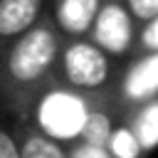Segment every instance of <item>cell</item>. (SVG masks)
Segmentation results:
<instances>
[{
  "label": "cell",
  "mask_w": 158,
  "mask_h": 158,
  "mask_svg": "<svg viewBox=\"0 0 158 158\" xmlns=\"http://www.w3.org/2000/svg\"><path fill=\"white\" fill-rule=\"evenodd\" d=\"M67 153H69V158H114L106 146H94V143H84V141L72 143L67 148Z\"/></svg>",
  "instance_id": "5bb4252c"
},
{
  "label": "cell",
  "mask_w": 158,
  "mask_h": 158,
  "mask_svg": "<svg viewBox=\"0 0 158 158\" xmlns=\"http://www.w3.org/2000/svg\"><path fill=\"white\" fill-rule=\"evenodd\" d=\"M64 35L47 15L0 54V109L10 118H25L40 94L57 81Z\"/></svg>",
  "instance_id": "7a4b0ae2"
},
{
  "label": "cell",
  "mask_w": 158,
  "mask_h": 158,
  "mask_svg": "<svg viewBox=\"0 0 158 158\" xmlns=\"http://www.w3.org/2000/svg\"><path fill=\"white\" fill-rule=\"evenodd\" d=\"M121 114L123 111L118 109L111 89L81 91L54 81L40 94L25 118L47 138L69 148L79 141L109 146Z\"/></svg>",
  "instance_id": "6da1fadb"
},
{
  "label": "cell",
  "mask_w": 158,
  "mask_h": 158,
  "mask_svg": "<svg viewBox=\"0 0 158 158\" xmlns=\"http://www.w3.org/2000/svg\"><path fill=\"white\" fill-rule=\"evenodd\" d=\"M106 148L111 151L114 158H148V153L141 148V143H138V141L131 136V131L121 123V118H118V123H116V128H114Z\"/></svg>",
  "instance_id": "30bf717a"
},
{
  "label": "cell",
  "mask_w": 158,
  "mask_h": 158,
  "mask_svg": "<svg viewBox=\"0 0 158 158\" xmlns=\"http://www.w3.org/2000/svg\"><path fill=\"white\" fill-rule=\"evenodd\" d=\"M111 94L121 111H128L143 101L158 96V52H138L128 57L111 86Z\"/></svg>",
  "instance_id": "5b68a950"
},
{
  "label": "cell",
  "mask_w": 158,
  "mask_h": 158,
  "mask_svg": "<svg viewBox=\"0 0 158 158\" xmlns=\"http://www.w3.org/2000/svg\"><path fill=\"white\" fill-rule=\"evenodd\" d=\"M49 10V0H0V54L30 32Z\"/></svg>",
  "instance_id": "8992f818"
},
{
  "label": "cell",
  "mask_w": 158,
  "mask_h": 158,
  "mask_svg": "<svg viewBox=\"0 0 158 158\" xmlns=\"http://www.w3.org/2000/svg\"><path fill=\"white\" fill-rule=\"evenodd\" d=\"M138 30L141 27L133 20L126 0H101V7L94 17L89 37L111 57L126 62L136 52Z\"/></svg>",
  "instance_id": "277c9868"
},
{
  "label": "cell",
  "mask_w": 158,
  "mask_h": 158,
  "mask_svg": "<svg viewBox=\"0 0 158 158\" xmlns=\"http://www.w3.org/2000/svg\"><path fill=\"white\" fill-rule=\"evenodd\" d=\"M121 67L123 62L101 49L89 35L64 37L59 52L57 81L81 91H104L114 86Z\"/></svg>",
  "instance_id": "3957f363"
},
{
  "label": "cell",
  "mask_w": 158,
  "mask_h": 158,
  "mask_svg": "<svg viewBox=\"0 0 158 158\" xmlns=\"http://www.w3.org/2000/svg\"><path fill=\"white\" fill-rule=\"evenodd\" d=\"M133 20L138 22V27H143L146 22H151L158 15V0H126Z\"/></svg>",
  "instance_id": "4fadbf2b"
},
{
  "label": "cell",
  "mask_w": 158,
  "mask_h": 158,
  "mask_svg": "<svg viewBox=\"0 0 158 158\" xmlns=\"http://www.w3.org/2000/svg\"><path fill=\"white\" fill-rule=\"evenodd\" d=\"M121 123L131 131V136L141 143L146 153L156 151L158 148V96L123 111Z\"/></svg>",
  "instance_id": "ba28073f"
},
{
  "label": "cell",
  "mask_w": 158,
  "mask_h": 158,
  "mask_svg": "<svg viewBox=\"0 0 158 158\" xmlns=\"http://www.w3.org/2000/svg\"><path fill=\"white\" fill-rule=\"evenodd\" d=\"M20 151L25 158H69L67 148L52 138H47L40 128H35L27 118H10Z\"/></svg>",
  "instance_id": "9c48e42d"
},
{
  "label": "cell",
  "mask_w": 158,
  "mask_h": 158,
  "mask_svg": "<svg viewBox=\"0 0 158 158\" xmlns=\"http://www.w3.org/2000/svg\"><path fill=\"white\" fill-rule=\"evenodd\" d=\"M101 0H49V15L64 37L89 35Z\"/></svg>",
  "instance_id": "52a82bcc"
},
{
  "label": "cell",
  "mask_w": 158,
  "mask_h": 158,
  "mask_svg": "<svg viewBox=\"0 0 158 158\" xmlns=\"http://www.w3.org/2000/svg\"><path fill=\"white\" fill-rule=\"evenodd\" d=\"M0 158H25L12 128V121L7 123L5 118H0Z\"/></svg>",
  "instance_id": "8fae6325"
},
{
  "label": "cell",
  "mask_w": 158,
  "mask_h": 158,
  "mask_svg": "<svg viewBox=\"0 0 158 158\" xmlns=\"http://www.w3.org/2000/svg\"><path fill=\"white\" fill-rule=\"evenodd\" d=\"M158 52V15L146 22L141 30H138V40H136V52Z\"/></svg>",
  "instance_id": "7c38bea8"
}]
</instances>
